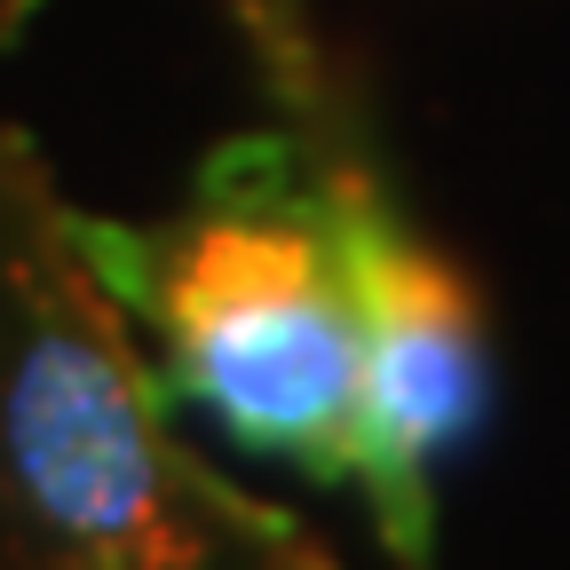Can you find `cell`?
Segmentation results:
<instances>
[{
    "instance_id": "6da1fadb",
    "label": "cell",
    "mask_w": 570,
    "mask_h": 570,
    "mask_svg": "<svg viewBox=\"0 0 570 570\" xmlns=\"http://www.w3.org/2000/svg\"><path fill=\"white\" fill-rule=\"evenodd\" d=\"M302 523L198 460L24 127L0 119V570H277Z\"/></svg>"
},
{
    "instance_id": "7a4b0ae2",
    "label": "cell",
    "mask_w": 570,
    "mask_h": 570,
    "mask_svg": "<svg viewBox=\"0 0 570 570\" xmlns=\"http://www.w3.org/2000/svg\"><path fill=\"white\" fill-rule=\"evenodd\" d=\"M80 246L142 333L175 404L317 483L356 468V309L333 190L302 127L230 135L159 223H96Z\"/></svg>"
},
{
    "instance_id": "8992f818",
    "label": "cell",
    "mask_w": 570,
    "mask_h": 570,
    "mask_svg": "<svg viewBox=\"0 0 570 570\" xmlns=\"http://www.w3.org/2000/svg\"><path fill=\"white\" fill-rule=\"evenodd\" d=\"M32 17H40V0H0V56H9V40H17Z\"/></svg>"
},
{
    "instance_id": "5b68a950",
    "label": "cell",
    "mask_w": 570,
    "mask_h": 570,
    "mask_svg": "<svg viewBox=\"0 0 570 570\" xmlns=\"http://www.w3.org/2000/svg\"><path fill=\"white\" fill-rule=\"evenodd\" d=\"M277 570H348V562H341V554H333V547H317V539H309V531H302V539H294V547H285V562H277Z\"/></svg>"
},
{
    "instance_id": "277c9868",
    "label": "cell",
    "mask_w": 570,
    "mask_h": 570,
    "mask_svg": "<svg viewBox=\"0 0 570 570\" xmlns=\"http://www.w3.org/2000/svg\"><path fill=\"white\" fill-rule=\"evenodd\" d=\"M223 9L238 17V32H246V48H254V63H262L269 104L294 119V127H317V119L356 111L341 63L325 56L317 24H309V0H223Z\"/></svg>"
},
{
    "instance_id": "3957f363",
    "label": "cell",
    "mask_w": 570,
    "mask_h": 570,
    "mask_svg": "<svg viewBox=\"0 0 570 570\" xmlns=\"http://www.w3.org/2000/svg\"><path fill=\"white\" fill-rule=\"evenodd\" d=\"M294 127V119H285ZM333 190L356 309V468L396 570H436V468L483 412V309L460 262L396 206L365 119L302 127Z\"/></svg>"
}]
</instances>
